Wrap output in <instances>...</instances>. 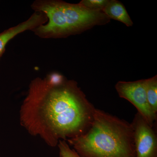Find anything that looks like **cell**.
Instances as JSON below:
<instances>
[{
  "instance_id": "obj_1",
  "label": "cell",
  "mask_w": 157,
  "mask_h": 157,
  "mask_svg": "<svg viewBox=\"0 0 157 157\" xmlns=\"http://www.w3.org/2000/svg\"><path fill=\"white\" fill-rule=\"evenodd\" d=\"M95 109L76 81L52 73L31 81L20 121L30 135L55 147L87 132Z\"/></svg>"
},
{
  "instance_id": "obj_3",
  "label": "cell",
  "mask_w": 157,
  "mask_h": 157,
  "mask_svg": "<svg viewBox=\"0 0 157 157\" xmlns=\"http://www.w3.org/2000/svg\"><path fill=\"white\" fill-rule=\"evenodd\" d=\"M35 12L44 13L48 21L33 32L42 39H58L81 33L110 19L102 11L90 10L79 4L59 0H37L31 5Z\"/></svg>"
},
{
  "instance_id": "obj_8",
  "label": "cell",
  "mask_w": 157,
  "mask_h": 157,
  "mask_svg": "<svg viewBox=\"0 0 157 157\" xmlns=\"http://www.w3.org/2000/svg\"><path fill=\"white\" fill-rule=\"evenodd\" d=\"M147 98L153 112L157 113V76L144 79Z\"/></svg>"
},
{
  "instance_id": "obj_2",
  "label": "cell",
  "mask_w": 157,
  "mask_h": 157,
  "mask_svg": "<svg viewBox=\"0 0 157 157\" xmlns=\"http://www.w3.org/2000/svg\"><path fill=\"white\" fill-rule=\"evenodd\" d=\"M67 141L82 157H136L132 124L97 108L87 132Z\"/></svg>"
},
{
  "instance_id": "obj_6",
  "label": "cell",
  "mask_w": 157,
  "mask_h": 157,
  "mask_svg": "<svg viewBox=\"0 0 157 157\" xmlns=\"http://www.w3.org/2000/svg\"><path fill=\"white\" fill-rule=\"evenodd\" d=\"M36 20L34 17H30L23 22L12 27L0 33V59L5 52L8 42L18 34L25 31H32L37 26Z\"/></svg>"
},
{
  "instance_id": "obj_9",
  "label": "cell",
  "mask_w": 157,
  "mask_h": 157,
  "mask_svg": "<svg viewBox=\"0 0 157 157\" xmlns=\"http://www.w3.org/2000/svg\"><path fill=\"white\" fill-rule=\"evenodd\" d=\"M109 0H82L79 3L87 9L96 11H102Z\"/></svg>"
},
{
  "instance_id": "obj_4",
  "label": "cell",
  "mask_w": 157,
  "mask_h": 157,
  "mask_svg": "<svg viewBox=\"0 0 157 157\" xmlns=\"http://www.w3.org/2000/svg\"><path fill=\"white\" fill-rule=\"evenodd\" d=\"M115 89L121 98L133 104L143 118L153 127L157 120V114L150 107L147 98L144 79L135 81L118 82Z\"/></svg>"
},
{
  "instance_id": "obj_5",
  "label": "cell",
  "mask_w": 157,
  "mask_h": 157,
  "mask_svg": "<svg viewBox=\"0 0 157 157\" xmlns=\"http://www.w3.org/2000/svg\"><path fill=\"white\" fill-rule=\"evenodd\" d=\"M134 131L136 157H157L155 132L137 113L132 123Z\"/></svg>"
},
{
  "instance_id": "obj_10",
  "label": "cell",
  "mask_w": 157,
  "mask_h": 157,
  "mask_svg": "<svg viewBox=\"0 0 157 157\" xmlns=\"http://www.w3.org/2000/svg\"><path fill=\"white\" fill-rule=\"evenodd\" d=\"M57 146L59 150V155L62 157H82L74 149L70 148L66 140H59Z\"/></svg>"
},
{
  "instance_id": "obj_7",
  "label": "cell",
  "mask_w": 157,
  "mask_h": 157,
  "mask_svg": "<svg viewBox=\"0 0 157 157\" xmlns=\"http://www.w3.org/2000/svg\"><path fill=\"white\" fill-rule=\"evenodd\" d=\"M102 11L109 17L120 21L127 26H132L133 22L124 5L116 0H109Z\"/></svg>"
},
{
  "instance_id": "obj_11",
  "label": "cell",
  "mask_w": 157,
  "mask_h": 157,
  "mask_svg": "<svg viewBox=\"0 0 157 157\" xmlns=\"http://www.w3.org/2000/svg\"><path fill=\"white\" fill-rule=\"evenodd\" d=\"M59 157H62L60 155H59Z\"/></svg>"
}]
</instances>
